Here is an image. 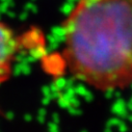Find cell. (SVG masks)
Returning <instances> with one entry per match:
<instances>
[{"instance_id": "cell-1", "label": "cell", "mask_w": 132, "mask_h": 132, "mask_svg": "<svg viewBox=\"0 0 132 132\" xmlns=\"http://www.w3.org/2000/svg\"><path fill=\"white\" fill-rule=\"evenodd\" d=\"M69 74L100 92L132 85V0H77L62 23Z\"/></svg>"}, {"instance_id": "cell-2", "label": "cell", "mask_w": 132, "mask_h": 132, "mask_svg": "<svg viewBox=\"0 0 132 132\" xmlns=\"http://www.w3.org/2000/svg\"><path fill=\"white\" fill-rule=\"evenodd\" d=\"M19 47L17 35L9 26L0 23V83L10 77Z\"/></svg>"}]
</instances>
